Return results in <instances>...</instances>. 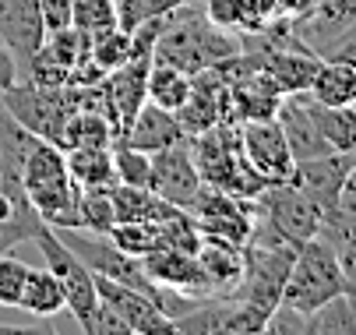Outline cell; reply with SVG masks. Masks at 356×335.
Listing matches in <instances>:
<instances>
[{
	"label": "cell",
	"instance_id": "28",
	"mask_svg": "<svg viewBox=\"0 0 356 335\" xmlns=\"http://www.w3.org/2000/svg\"><path fill=\"white\" fill-rule=\"evenodd\" d=\"M110 190L113 187H81V229H88V233H110V226L117 222Z\"/></svg>",
	"mask_w": 356,
	"mask_h": 335
},
{
	"label": "cell",
	"instance_id": "1",
	"mask_svg": "<svg viewBox=\"0 0 356 335\" xmlns=\"http://www.w3.org/2000/svg\"><path fill=\"white\" fill-rule=\"evenodd\" d=\"M240 54V39L229 35L226 28L212 25L205 18V11H170L166 15V25L159 32V42H156V54L152 60L159 64H173L187 74L201 71V67H216L229 57Z\"/></svg>",
	"mask_w": 356,
	"mask_h": 335
},
{
	"label": "cell",
	"instance_id": "29",
	"mask_svg": "<svg viewBox=\"0 0 356 335\" xmlns=\"http://www.w3.org/2000/svg\"><path fill=\"white\" fill-rule=\"evenodd\" d=\"M106 236H110L113 247H120L127 258H138V261L159 244L156 240V222H113Z\"/></svg>",
	"mask_w": 356,
	"mask_h": 335
},
{
	"label": "cell",
	"instance_id": "14",
	"mask_svg": "<svg viewBox=\"0 0 356 335\" xmlns=\"http://www.w3.org/2000/svg\"><path fill=\"white\" fill-rule=\"evenodd\" d=\"M353 156L356 152H328V156H318V159H303L293 170V183L321 212H332L335 209V198H339V187H342V177H346Z\"/></svg>",
	"mask_w": 356,
	"mask_h": 335
},
{
	"label": "cell",
	"instance_id": "3",
	"mask_svg": "<svg viewBox=\"0 0 356 335\" xmlns=\"http://www.w3.org/2000/svg\"><path fill=\"white\" fill-rule=\"evenodd\" d=\"M32 244H39L46 268L60 279L64 297H67V311L74 314L78 328H81V332H92V318H95V307H99V293H95V275H92V268L60 240L57 229L46 226V222L39 226V233H35Z\"/></svg>",
	"mask_w": 356,
	"mask_h": 335
},
{
	"label": "cell",
	"instance_id": "26",
	"mask_svg": "<svg viewBox=\"0 0 356 335\" xmlns=\"http://www.w3.org/2000/svg\"><path fill=\"white\" fill-rule=\"evenodd\" d=\"M131 57V32L113 25V28H103V32H92V50H88V60L99 67V71H117L124 60Z\"/></svg>",
	"mask_w": 356,
	"mask_h": 335
},
{
	"label": "cell",
	"instance_id": "2",
	"mask_svg": "<svg viewBox=\"0 0 356 335\" xmlns=\"http://www.w3.org/2000/svg\"><path fill=\"white\" fill-rule=\"evenodd\" d=\"M339 293H346V286H342V272H339V261L328 251V244L321 236L303 240L293 254V268L286 275L279 304L307 318L311 311H318L325 300H332Z\"/></svg>",
	"mask_w": 356,
	"mask_h": 335
},
{
	"label": "cell",
	"instance_id": "18",
	"mask_svg": "<svg viewBox=\"0 0 356 335\" xmlns=\"http://www.w3.org/2000/svg\"><path fill=\"white\" fill-rule=\"evenodd\" d=\"M110 198H113L117 222H163V219H170V215H177V212H180L177 205H170L166 198H159L152 187H127V183H113Z\"/></svg>",
	"mask_w": 356,
	"mask_h": 335
},
{
	"label": "cell",
	"instance_id": "30",
	"mask_svg": "<svg viewBox=\"0 0 356 335\" xmlns=\"http://www.w3.org/2000/svg\"><path fill=\"white\" fill-rule=\"evenodd\" d=\"M71 25L85 32H103L117 25L113 0H71Z\"/></svg>",
	"mask_w": 356,
	"mask_h": 335
},
{
	"label": "cell",
	"instance_id": "11",
	"mask_svg": "<svg viewBox=\"0 0 356 335\" xmlns=\"http://www.w3.org/2000/svg\"><path fill=\"white\" fill-rule=\"evenodd\" d=\"M321 60L325 57H318V50H311L307 42L289 32L282 42H268V54L258 64L272 74V81L279 85L282 95H293V92H307L311 88Z\"/></svg>",
	"mask_w": 356,
	"mask_h": 335
},
{
	"label": "cell",
	"instance_id": "7",
	"mask_svg": "<svg viewBox=\"0 0 356 335\" xmlns=\"http://www.w3.org/2000/svg\"><path fill=\"white\" fill-rule=\"evenodd\" d=\"M236 127H240V149H243L247 163L254 166V173H258L265 183L293 180L296 159L289 152V141H286V134H282L275 117H268V120H243Z\"/></svg>",
	"mask_w": 356,
	"mask_h": 335
},
{
	"label": "cell",
	"instance_id": "32",
	"mask_svg": "<svg viewBox=\"0 0 356 335\" xmlns=\"http://www.w3.org/2000/svg\"><path fill=\"white\" fill-rule=\"evenodd\" d=\"M243 15H247V0H209L205 18L226 32H243Z\"/></svg>",
	"mask_w": 356,
	"mask_h": 335
},
{
	"label": "cell",
	"instance_id": "33",
	"mask_svg": "<svg viewBox=\"0 0 356 335\" xmlns=\"http://www.w3.org/2000/svg\"><path fill=\"white\" fill-rule=\"evenodd\" d=\"M39 15L46 22V32L71 25V0H39Z\"/></svg>",
	"mask_w": 356,
	"mask_h": 335
},
{
	"label": "cell",
	"instance_id": "8",
	"mask_svg": "<svg viewBox=\"0 0 356 335\" xmlns=\"http://www.w3.org/2000/svg\"><path fill=\"white\" fill-rule=\"evenodd\" d=\"M95 275V272H92ZM95 293H99V304H106L124 325L131 335H159V332H177L173 328V318H166L159 311L156 300H148L145 293L131 290L124 282H113L106 275H95Z\"/></svg>",
	"mask_w": 356,
	"mask_h": 335
},
{
	"label": "cell",
	"instance_id": "36",
	"mask_svg": "<svg viewBox=\"0 0 356 335\" xmlns=\"http://www.w3.org/2000/svg\"><path fill=\"white\" fill-rule=\"evenodd\" d=\"M191 4V0H145V8H148V18H159V15H170L177 8Z\"/></svg>",
	"mask_w": 356,
	"mask_h": 335
},
{
	"label": "cell",
	"instance_id": "23",
	"mask_svg": "<svg viewBox=\"0 0 356 335\" xmlns=\"http://www.w3.org/2000/svg\"><path fill=\"white\" fill-rule=\"evenodd\" d=\"M148 103H156L163 110H180L187 103V95H191V74L173 67V64H159V60H152V71H148Z\"/></svg>",
	"mask_w": 356,
	"mask_h": 335
},
{
	"label": "cell",
	"instance_id": "20",
	"mask_svg": "<svg viewBox=\"0 0 356 335\" xmlns=\"http://www.w3.org/2000/svg\"><path fill=\"white\" fill-rule=\"evenodd\" d=\"M117 141V131L110 124L106 113L99 110H74L64 120V134H60V149H110Z\"/></svg>",
	"mask_w": 356,
	"mask_h": 335
},
{
	"label": "cell",
	"instance_id": "31",
	"mask_svg": "<svg viewBox=\"0 0 356 335\" xmlns=\"http://www.w3.org/2000/svg\"><path fill=\"white\" fill-rule=\"evenodd\" d=\"M29 261L15 254H0V307H18L25 279H29Z\"/></svg>",
	"mask_w": 356,
	"mask_h": 335
},
{
	"label": "cell",
	"instance_id": "13",
	"mask_svg": "<svg viewBox=\"0 0 356 335\" xmlns=\"http://www.w3.org/2000/svg\"><path fill=\"white\" fill-rule=\"evenodd\" d=\"M148 71H152V57H127L117 71L106 74V92H110V110H113L117 138L127 131V124L134 120V113L148 99V92H145Z\"/></svg>",
	"mask_w": 356,
	"mask_h": 335
},
{
	"label": "cell",
	"instance_id": "4",
	"mask_svg": "<svg viewBox=\"0 0 356 335\" xmlns=\"http://www.w3.org/2000/svg\"><path fill=\"white\" fill-rule=\"evenodd\" d=\"M0 106L22 127H29L42 141H54V145H60L64 120H67V113H74L64 85H39L29 78H18L11 88L0 92Z\"/></svg>",
	"mask_w": 356,
	"mask_h": 335
},
{
	"label": "cell",
	"instance_id": "35",
	"mask_svg": "<svg viewBox=\"0 0 356 335\" xmlns=\"http://www.w3.org/2000/svg\"><path fill=\"white\" fill-rule=\"evenodd\" d=\"M335 209H339V212L356 215V156H353V163H349V170H346V177H342V187H339Z\"/></svg>",
	"mask_w": 356,
	"mask_h": 335
},
{
	"label": "cell",
	"instance_id": "34",
	"mask_svg": "<svg viewBox=\"0 0 356 335\" xmlns=\"http://www.w3.org/2000/svg\"><path fill=\"white\" fill-rule=\"evenodd\" d=\"M272 8H275V18H286V22H303V18H311L314 8H318V0H272Z\"/></svg>",
	"mask_w": 356,
	"mask_h": 335
},
{
	"label": "cell",
	"instance_id": "17",
	"mask_svg": "<svg viewBox=\"0 0 356 335\" xmlns=\"http://www.w3.org/2000/svg\"><path fill=\"white\" fill-rule=\"evenodd\" d=\"M197 261H201V268H205L216 297H233L236 293V286L243 279V247L216 240V236H205L201 247H197Z\"/></svg>",
	"mask_w": 356,
	"mask_h": 335
},
{
	"label": "cell",
	"instance_id": "27",
	"mask_svg": "<svg viewBox=\"0 0 356 335\" xmlns=\"http://www.w3.org/2000/svg\"><path fill=\"white\" fill-rule=\"evenodd\" d=\"M110 152H113L117 183H127V187H148L152 183V156L148 152L131 149V145H124V141H113Z\"/></svg>",
	"mask_w": 356,
	"mask_h": 335
},
{
	"label": "cell",
	"instance_id": "16",
	"mask_svg": "<svg viewBox=\"0 0 356 335\" xmlns=\"http://www.w3.org/2000/svg\"><path fill=\"white\" fill-rule=\"evenodd\" d=\"M318 236L335 254L339 272H342V286H346V293L356 300V215L339 212V209L325 212L321 226H318Z\"/></svg>",
	"mask_w": 356,
	"mask_h": 335
},
{
	"label": "cell",
	"instance_id": "15",
	"mask_svg": "<svg viewBox=\"0 0 356 335\" xmlns=\"http://www.w3.org/2000/svg\"><path fill=\"white\" fill-rule=\"evenodd\" d=\"M180 138H187V134H184L177 113L145 99V106L134 113V120L127 124V131L117 141H124V145H131V149H141V152H159V149L177 145Z\"/></svg>",
	"mask_w": 356,
	"mask_h": 335
},
{
	"label": "cell",
	"instance_id": "9",
	"mask_svg": "<svg viewBox=\"0 0 356 335\" xmlns=\"http://www.w3.org/2000/svg\"><path fill=\"white\" fill-rule=\"evenodd\" d=\"M152 156V190L159 198H166L170 205L177 209H191L194 195L201 190V177H197V166L191 159V145L187 138H180L177 145L170 149H159V152H148Z\"/></svg>",
	"mask_w": 356,
	"mask_h": 335
},
{
	"label": "cell",
	"instance_id": "21",
	"mask_svg": "<svg viewBox=\"0 0 356 335\" xmlns=\"http://www.w3.org/2000/svg\"><path fill=\"white\" fill-rule=\"evenodd\" d=\"M18 307L29 311V314H35V318H54V314L67 311V297H64L60 279L49 272V268H35V265H32Z\"/></svg>",
	"mask_w": 356,
	"mask_h": 335
},
{
	"label": "cell",
	"instance_id": "5",
	"mask_svg": "<svg viewBox=\"0 0 356 335\" xmlns=\"http://www.w3.org/2000/svg\"><path fill=\"white\" fill-rule=\"evenodd\" d=\"M293 254H296L293 244H272V247L247 244L243 247V279L233 297H240L243 304L258 307L261 314L272 318V311L282 300V286L293 268Z\"/></svg>",
	"mask_w": 356,
	"mask_h": 335
},
{
	"label": "cell",
	"instance_id": "25",
	"mask_svg": "<svg viewBox=\"0 0 356 335\" xmlns=\"http://www.w3.org/2000/svg\"><path fill=\"white\" fill-rule=\"evenodd\" d=\"M318 127L332 152H356V103L353 106H321L318 103Z\"/></svg>",
	"mask_w": 356,
	"mask_h": 335
},
{
	"label": "cell",
	"instance_id": "24",
	"mask_svg": "<svg viewBox=\"0 0 356 335\" xmlns=\"http://www.w3.org/2000/svg\"><path fill=\"white\" fill-rule=\"evenodd\" d=\"M303 335H356V300L349 293L325 300L318 311L307 314Z\"/></svg>",
	"mask_w": 356,
	"mask_h": 335
},
{
	"label": "cell",
	"instance_id": "37",
	"mask_svg": "<svg viewBox=\"0 0 356 335\" xmlns=\"http://www.w3.org/2000/svg\"><path fill=\"white\" fill-rule=\"evenodd\" d=\"M0 187H4V170H0Z\"/></svg>",
	"mask_w": 356,
	"mask_h": 335
},
{
	"label": "cell",
	"instance_id": "19",
	"mask_svg": "<svg viewBox=\"0 0 356 335\" xmlns=\"http://www.w3.org/2000/svg\"><path fill=\"white\" fill-rule=\"evenodd\" d=\"M307 92L321 106H353L356 103V67L342 57L321 60V67H318Z\"/></svg>",
	"mask_w": 356,
	"mask_h": 335
},
{
	"label": "cell",
	"instance_id": "10",
	"mask_svg": "<svg viewBox=\"0 0 356 335\" xmlns=\"http://www.w3.org/2000/svg\"><path fill=\"white\" fill-rule=\"evenodd\" d=\"M141 265H145L148 279L156 282L159 290H177V293H187V297H216L205 268H201V261H197V254L156 244L141 258Z\"/></svg>",
	"mask_w": 356,
	"mask_h": 335
},
{
	"label": "cell",
	"instance_id": "6",
	"mask_svg": "<svg viewBox=\"0 0 356 335\" xmlns=\"http://www.w3.org/2000/svg\"><path fill=\"white\" fill-rule=\"evenodd\" d=\"M254 205H258V219L268 222L282 240L293 244V247H300L303 240L318 236V226H321V215H325L293 180L268 183L261 195L254 198Z\"/></svg>",
	"mask_w": 356,
	"mask_h": 335
},
{
	"label": "cell",
	"instance_id": "12",
	"mask_svg": "<svg viewBox=\"0 0 356 335\" xmlns=\"http://www.w3.org/2000/svg\"><path fill=\"white\" fill-rule=\"evenodd\" d=\"M46 42V22L39 15V0H0V46H8L18 60H25Z\"/></svg>",
	"mask_w": 356,
	"mask_h": 335
},
{
	"label": "cell",
	"instance_id": "22",
	"mask_svg": "<svg viewBox=\"0 0 356 335\" xmlns=\"http://www.w3.org/2000/svg\"><path fill=\"white\" fill-rule=\"evenodd\" d=\"M64 166H67V177L78 187H113L117 183L110 149H67Z\"/></svg>",
	"mask_w": 356,
	"mask_h": 335
}]
</instances>
